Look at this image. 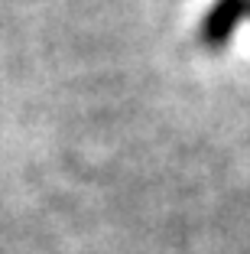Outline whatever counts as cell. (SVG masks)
<instances>
[{"label": "cell", "instance_id": "2", "mask_svg": "<svg viewBox=\"0 0 250 254\" xmlns=\"http://www.w3.org/2000/svg\"><path fill=\"white\" fill-rule=\"evenodd\" d=\"M247 16H250V7H247Z\"/></svg>", "mask_w": 250, "mask_h": 254}, {"label": "cell", "instance_id": "1", "mask_svg": "<svg viewBox=\"0 0 250 254\" xmlns=\"http://www.w3.org/2000/svg\"><path fill=\"white\" fill-rule=\"evenodd\" d=\"M247 7L250 0H214L211 7H208L205 20H201V43L211 46V49H218V46H224L231 36H234L237 23L247 16Z\"/></svg>", "mask_w": 250, "mask_h": 254}]
</instances>
